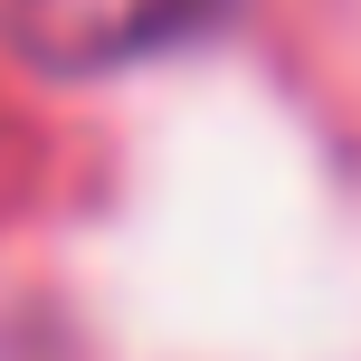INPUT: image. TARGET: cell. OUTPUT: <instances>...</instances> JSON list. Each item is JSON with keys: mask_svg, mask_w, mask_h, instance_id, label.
<instances>
[{"mask_svg": "<svg viewBox=\"0 0 361 361\" xmlns=\"http://www.w3.org/2000/svg\"><path fill=\"white\" fill-rule=\"evenodd\" d=\"M228 0H0L10 38L57 76H95V67H124V57H152L171 38L209 29Z\"/></svg>", "mask_w": 361, "mask_h": 361, "instance_id": "obj_1", "label": "cell"}]
</instances>
